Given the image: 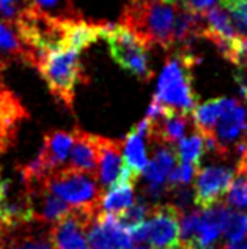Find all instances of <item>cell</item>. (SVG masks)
<instances>
[{
    "label": "cell",
    "instance_id": "obj_1",
    "mask_svg": "<svg viewBox=\"0 0 247 249\" xmlns=\"http://www.w3.org/2000/svg\"><path fill=\"white\" fill-rule=\"evenodd\" d=\"M180 0H129L123 10L121 22L137 35L147 48H173V25L180 10Z\"/></svg>",
    "mask_w": 247,
    "mask_h": 249
},
{
    "label": "cell",
    "instance_id": "obj_2",
    "mask_svg": "<svg viewBox=\"0 0 247 249\" xmlns=\"http://www.w3.org/2000/svg\"><path fill=\"white\" fill-rule=\"evenodd\" d=\"M196 62V55L189 49L173 52L158 79L154 100L168 110L191 114L197 106V95L192 85Z\"/></svg>",
    "mask_w": 247,
    "mask_h": 249
},
{
    "label": "cell",
    "instance_id": "obj_3",
    "mask_svg": "<svg viewBox=\"0 0 247 249\" xmlns=\"http://www.w3.org/2000/svg\"><path fill=\"white\" fill-rule=\"evenodd\" d=\"M36 68L55 100L68 110H73L76 87L85 81L79 52L66 48L44 52Z\"/></svg>",
    "mask_w": 247,
    "mask_h": 249
},
{
    "label": "cell",
    "instance_id": "obj_4",
    "mask_svg": "<svg viewBox=\"0 0 247 249\" xmlns=\"http://www.w3.org/2000/svg\"><path fill=\"white\" fill-rule=\"evenodd\" d=\"M46 188L71 207V210L96 216L101 213L99 200L102 189L96 175L83 174L69 167L57 169L46 180Z\"/></svg>",
    "mask_w": 247,
    "mask_h": 249
},
{
    "label": "cell",
    "instance_id": "obj_5",
    "mask_svg": "<svg viewBox=\"0 0 247 249\" xmlns=\"http://www.w3.org/2000/svg\"><path fill=\"white\" fill-rule=\"evenodd\" d=\"M106 40L110 55L120 68L129 71L140 81L147 82L151 79L153 71L148 63V48L137 35L123 24H118L114 25Z\"/></svg>",
    "mask_w": 247,
    "mask_h": 249
},
{
    "label": "cell",
    "instance_id": "obj_6",
    "mask_svg": "<svg viewBox=\"0 0 247 249\" xmlns=\"http://www.w3.org/2000/svg\"><path fill=\"white\" fill-rule=\"evenodd\" d=\"M180 213L172 204H156L147 221V243L158 249H180Z\"/></svg>",
    "mask_w": 247,
    "mask_h": 249
},
{
    "label": "cell",
    "instance_id": "obj_7",
    "mask_svg": "<svg viewBox=\"0 0 247 249\" xmlns=\"http://www.w3.org/2000/svg\"><path fill=\"white\" fill-rule=\"evenodd\" d=\"M194 181V205L198 208H210L222 202L235 177L233 169L220 164L198 167Z\"/></svg>",
    "mask_w": 247,
    "mask_h": 249
},
{
    "label": "cell",
    "instance_id": "obj_8",
    "mask_svg": "<svg viewBox=\"0 0 247 249\" xmlns=\"http://www.w3.org/2000/svg\"><path fill=\"white\" fill-rule=\"evenodd\" d=\"M98 216V214H96ZM96 216L71 212L57 221L49 231V241L52 249H90L87 241V227Z\"/></svg>",
    "mask_w": 247,
    "mask_h": 249
},
{
    "label": "cell",
    "instance_id": "obj_9",
    "mask_svg": "<svg viewBox=\"0 0 247 249\" xmlns=\"http://www.w3.org/2000/svg\"><path fill=\"white\" fill-rule=\"evenodd\" d=\"M90 249H129L132 246L131 233L114 214L98 213L87 227Z\"/></svg>",
    "mask_w": 247,
    "mask_h": 249
},
{
    "label": "cell",
    "instance_id": "obj_10",
    "mask_svg": "<svg viewBox=\"0 0 247 249\" xmlns=\"http://www.w3.org/2000/svg\"><path fill=\"white\" fill-rule=\"evenodd\" d=\"M149 120L145 119L129 131L126 139L123 141V178L131 180L135 183L139 177L144 172V169L148 164L147 150H145V141L144 137L148 133Z\"/></svg>",
    "mask_w": 247,
    "mask_h": 249
},
{
    "label": "cell",
    "instance_id": "obj_11",
    "mask_svg": "<svg viewBox=\"0 0 247 249\" xmlns=\"http://www.w3.org/2000/svg\"><path fill=\"white\" fill-rule=\"evenodd\" d=\"M96 147H98V175L101 188L114 186L123 172V141L106 139L96 136Z\"/></svg>",
    "mask_w": 247,
    "mask_h": 249
},
{
    "label": "cell",
    "instance_id": "obj_12",
    "mask_svg": "<svg viewBox=\"0 0 247 249\" xmlns=\"http://www.w3.org/2000/svg\"><path fill=\"white\" fill-rule=\"evenodd\" d=\"M114 24H90L82 19L63 22V48L81 52L101 38H107Z\"/></svg>",
    "mask_w": 247,
    "mask_h": 249
},
{
    "label": "cell",
    "instance_id": "obj_13",
    "mask_svg": "<svg viewBox=\"0 0 247 249\" xmlns=\"http://www.w3.org/2000/svg\"><path fill=\"white\" fill-rule=\"evenodd\" d=\"M68 166L73 170H79L83 174L96 175L98 169V147H96V136L90 134L81 128L73 131V145H71Z\"/></svg>",
    "mask_w": 247,
    "mask_h": 249
},
{
    "label": "cell",
    "instance_id": "obj_14",
    "mask_svg": "<svg viewBox=\"0 0 247 249\" xmlns=\"http://www.w3.org/2000/svg\"><path fill=\"white\" fill-rule=\"evenodd\" d=\"M71 145H73V133L66 131H49L43 137V147L40 153L43 155L44 161L55 172L57 169H62L66 162Z\"/></svg>",
    "mask_w": 247,
    "mask_h": 249
},
{
    "label": "cell",
    "instance_id": "obj_15",
    "mask_svg": "<svg viewBox=\"0 0 247 249\" xmlns=\"http://www.w3.org/2000/svg\"><path fill=\"white\" fill-rule=\"evenodd\" d=\"M135 200L134 183L126 178H118L114 186L107 188L106 193H102L99 200L101 213L118 216L120 213L129 208Z\"/></svg>",
    "mask_w": 247,
    "mask_h": 249
},
{
    "label": "cell",
    "instance_id": "obj_16",
    "mask_svg": "<svg viewBox=\"0 0 247 249\" xmlns=\"http://www.w3.org/2000/svg\"><path fill=\"white\" fill-rule=\"evenodd\" d=\"M177 155L178 160L187 162V164H192L196 169L200 167L201 158L206 153V145H205V139L198 131L194 129V133L189 136H184L177 143Z\"/></svg>",
    "mask_w": 247,
    "mask_h": 249
},
{
    "label": "cell",
    "instance_id": "obj_17",
    "mask_svg": "<svg viewBox=\"0 0 247 249\" xmlns=\"http://www.w3.org/2000/svg\"><path fill=\"white\" fill-rule=\"evenodd\" d=\"M0 54L19 57L22 60L27 58V52H25V48L17 35L15 25L2 18H0Z\"/></svg>",
    "mask_w": 247,
    "mask_h": 249
},
{
    "label": "cell",
    "instance_id": "obj_18",
    "mask_svg": "<svg viewBox=\"0 0 247 249\" xmlns=\"http://www.w3.org/2000/svg\"><path fill=\"white\" fill-rule=\"evenodd\" d=\"M246 232H247V214L239 212V210L229 208V214H227L224 231H222L225 241H227L225 248H233V246L241 245Z\"/></svg>",
    "mask_w": 247,
    "mask_h": 249
},
{
    "label": "cell",
    "instance_id": "obj_19",
    "mask_svg": "<svg viewBox=\"0 0 247 249\" xmlns=\"http://www.w3.org/2000/svg\"><path fill=\"white\" fill-rule=\"evenodd\" d=\"M25 5L33 6V8L48 13L49 16L62 19V21L81 19L79 13L74 10L73 3L69 0H25Z\"/></svg>",
    "mask_w": 247,
    "mask_h": 249
},
{
    "label": "cell",
    "instance_id": "obj_20",
    "mask_svg": "<svg viewBox=\"0 0 247 249\" xmlns=\"http://www.w3.org/2000/svg\"><path fill=\"white\" fill-rule=\"evenodd\" d=\"M149 213H151V205L148 204V200L144 197V196H140V197L134 200V204L131 207L126 208L125 212L120 213L118 216H115V218L118 219V222L123 227H126L129 231V229L145 222Z\"/></svg>",
    "mask_w": 247,
    "mask_h": 249
},
{
    "label": "cell",
    "instance_id": "obj_21",
    "mask_svg": "<svg viewBox=\"0 0 247 249\" xmlns=\"http://www.w3.org/2000/svg\"><path fill=\"white\" fill-rule=\"evenodd\" d=\"M227 204L235 210H247V174L236 172L227 191Z\"/></svg>",
    "mask_w": 247,
    "mask_h": 249
},
{
    "label": "cell",
    "instance_id": "obj_22",
    "mask_svg": "<svg viewBox=\"0 0 247 249\" xmlns=\"http://www.w3.org/2000/svg\"><path fill=\"white\" fill-rule=\"evenodd\" d=\"M196 167L187 162L180 161L177 166L172 169V172L167 177V185L168 188H177V186H187L194 175H196Z\"/></svg>",
    "mask_w": 247,
    "mask_h": 249
},
{
    "label": "cell",
    "instance_id": "obj_23",
    "mask_svg": "<svg viewBox=\"0 0 247 249\" xmlns=\"http://www.w3.org/2000/svg\"><path fill=\"white\" fill-rule=\"evenodd\" d=\"M172 196V202L170 204L178 210L180 213H184L187 208L194 204V191L187 186H177V188H170Z\"/></svg>",
    "mask_w": 247,
    "mask_h": 249
},
{
    "label": "cell",
    "instance_id": "obj_24",
    "mask_svg": "<svg viewBox=\"0 0 247 249\" xmlns=\"http://www.w3.org/2000/svg\"><path fill=\"white\" fill-rule=\"evenodd\" d=\"M231 19H233V24H235L236 32L241 36L247 35V0L241 5H238L235 10H231Z\"/></svg>",
    "mask_w": 247,
    "mask_h": 249
},
{
    "label": "cell",
    "instance_id": "obj_25",
    "mask_svg": "<svg viewBox=\"0 0 247 249\" xmlns=\"http://www.w3.org/2000/svg\"><path fill=\"white\" fill-rule=\"evenodd\" d=\"M217 0H180V3L184 6L186 10H189L194 15L201 16L208 10H211L213 6H216Z\"/></svg>",
    "mask_w": 247,
    "mask_h": 249
},
{
    "label": "cell",
    "instance_id": "obj_26",
    "mask_svg": "<svg viewBox=\"0 0 247 249\" xmlns=\"http://www.w3.org/2000/svg\"><path fill=\"white\" fill-rule=\"evenodd\" d=\"M10 249H52V248L44 240H27L17 246H11Z\"/></svg>",
    "mask_w": 247,
    "mask_h": 249
},
{
    "label": "cell",
    "instance_id": "obj_27",
    "mask_svg": "<svg viewBox=\"0 0 247 249\" xmlns=\"http://www.w3.org/2000/svg\"><path fill=\"white\" fill-rule=\"evenodd\" d=\"M180 249H216V246L214 245H200L196 240H191V241H186V243H181Z\"/></svg>",
    "mask_w": 247,
    "mask_h": 249
},
{
    "label": "cell",
    "instance_id": "obj_28",
    "mask_svg": "<svg viewBox=\"0 0 247 249\" xmlns=\"http://www.w3.org/2000/svg\"><path fill=\"white\" fill-rule=\"evenodd\" d=\"M244 0H220V6H224L227 11L235 10L238 5H241Z\"/></svg>",
    "mask_w": 247,
    "mask_h": 249
},
{
    "label": "cell",
    "instance_id": "obj_29",
    "mask_svg": "<svg viewBox=\"0 0 247 249\" xmlns=\"http://www.w3.org/2000/svg\"><path fill=\"white\" fill-rule=\"evenodd\" d=\"M129 249H151V246L148 243H134Z\"/></svg>",
    "mask_w": 247,
    "mask_h": 249
},
{
    "label": "cell",
    "instance_id": "obj_30",
    "mask_svg": "<svg viewBox=\"0 0 247 249\" xmlns=\"http://www.w3.org/2000/svg\"><path fill=\"white\" fill-rule=\"evenodd\" d=\"M17 3L16 0H0V6H5V5H15Z\"/></svg>",
    "mask_w": 247,
    "mask_h": 249
},
{
    "label": "cell",
    "instance_id": "obj_31",
    "mask_svg": "<svg viewBox=\"0 0 247 249\" xmlns=\"http://www.w3.org/2000/svg\"><path fill=\"white\" fill-rule=\"evenodd\" d=\"M225 249H247V245H238V246H233V248H225Z\"/></svg>",
    "mask_w": 247,
    "mask_h": 249
},
{
    "label": "cell",
    "instance_id": "obj_32",
    "mask_svg": "<svg viewBox=\"0 0 247 249\" xmlns=\"http://www.w3.org/2000/svg\"><path fill=\"white\" fill-rule=\"evenodd\" d=\"M246 100H247V96H246Z\"/></svg>",
    "mask_w": 247,
    "mask_h": 249
},
{
    "label": "cell",
    "instance_id": "obj_33",
    "mask_svg": "<svg viewBox=\"0 0 247 249\" xmlns=\"http://www.w3.org/2000/svg\"><path fill=\"white\" fill-rule=\"evenodd\" d=\"M246 233H247V232H246Z\"/></svg>",
    "mask_w": 247,
    "mask_h": 249
}]
</instances>
